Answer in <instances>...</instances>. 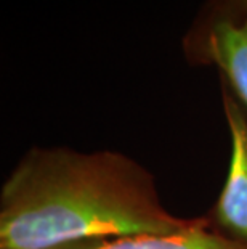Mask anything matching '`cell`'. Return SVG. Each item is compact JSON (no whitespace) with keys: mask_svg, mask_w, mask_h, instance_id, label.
<instances>
[{"mask_svg":"<svg viewBox=\"0 0 247 249\" xmlns=\"http://www.w3.org/2000/svg\"><path fill=\"white\" fill-rule=\"evenodd\" d=\"M222 100L231 139L230 166L222 192L204 217L218 236L247 249V108L225 82Z\"/></svg>","mask_w":247,"mask_h":249,"instance_id":"obj_2","label":"cell"},{"mask_svg":"<svg viewBox=\"0 0 247 249\" xmlns=\"http://www.w3.org/2000/svg\"><path fill=\"white\" fill-rule=\"evenodd\" d=\"M236 3H238V7L243 10V12L246 13V17H247V0H234Z\"/></svg>","mask_w":247,"mask_h":249,"instance_id":"obj_5","label":"cell"},{"mask_svg":"<svg viewBox=\"0 0 247 249\" xmlns=\"http://www.w3.org/2000/svg\"><path fill=\"white\" fill-rule=\"evenodd\" d=\"M55 249H244L209 229L206 217L190 230L169 235H124L77 241Z\"/></svg>","mask_w":247,"mask_h":249,"instance_id":"obj_4","label":"cell"},{"mask_svg":"<svg viewBox=\"0 0 247 249\" xmlns=\"http://www.w3.org/2000/svg\"><path fill=\"white\" fill-rule=\"evenodd\" d=\"M190 56L212 63L222 72V81L247 108V17L215 19L209 28L188 40Z\"/></svg>","mask_w":247,"mask_h":249,"instance_id":"obj_3","label":"cell"},{"mask_svg":"<svg viewBox=\"0 0 247 249\" xmlns=\"http://www.w3.org/2000/svg\"><path fill=\"white\" fill-rule=\"evenodd\" d=\"M199 217L162 204L152 174L115 150L33 146L0 190V249H55L124 235L190 230Z\"/></svg>","mask_w":247,"mask_h":249,"instance_id":"obj_1","label":"cell"}]
</instances>
